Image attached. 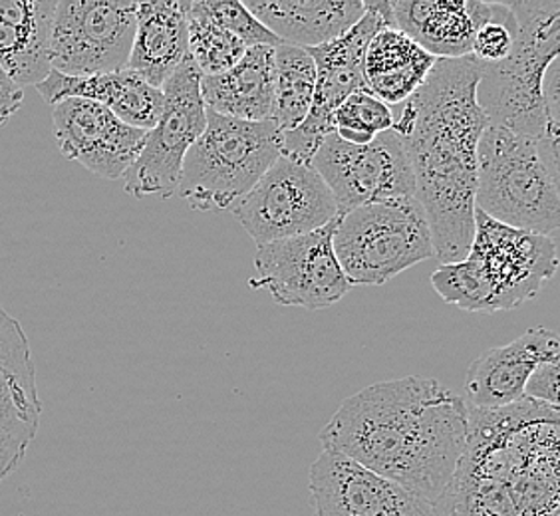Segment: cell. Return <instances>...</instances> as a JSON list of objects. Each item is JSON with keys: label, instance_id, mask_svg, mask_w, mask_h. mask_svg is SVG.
I'll list each match as a JSON object with an SVG mask.
<instances>
[{"label": "cell", "instance_id": "1", "mask_svg": "<svg viewBox=\"0 0 560 516\" xmlns=\"http://www.w3.org/2000/svg\"><path fill=\"white\" fill-rule=\"evenodd\" d=\"M320 442L435 505L467 452L469 406L431 377L380 382L346 399Z\"/></svg>", "mask_w": 560, "mask_h": 516}, {"label": "cell", "instance_id": "2", "mask_svg": "<svg viewBox=\"0 0 560 516\" xmlns=\"http://www.w3.org/2000/svg\"><path fill=\"white\" fill-rule=\"evenodd\" d=\"M479 70L474 56L440 58L416 94L392 108L442 265L462 262L475 237L477 145L489 126L477 104Z\"/></svg>", "mask_w": 560, "mask_h": 516}, {"label": "cell", "instance_id": "3", "mask_svg": "<svg viewBox=\"0 0 560 516\" xmlns=\"http://www.w3.org/2000/svg\"><path fill=\"white\" fill-rule=\"evenodd\" d=\"M438 516H559V408H469V442Z\"/></svg>", "mask_w": 560, "mask_h": 516}, {"label": "cell", "instance_id": "4", "mask_svg": "<svg viewBox=\"0 0 560 516\" xmlns=\"http://www.w3.org/2000/svg\"><path fill=\"white\" fill-rule=\"evenodd\" d=\"M559 267L557 243L497 223L475 209V237L462 262L442 265L431 284L443 301L469 313L517 308L537 296Z\"/></svg>", "mask_w": 560, "mask_h": 516}, {"label": "cell", "instance_id": "5", "mask_svg": "<svg viewBox=\"0 0 560 516\" xmlns=\"http://www.w3.org/2000/svg\"><path fill=\"white\" fill-rule=\"evenodd\" d=\"M475 209L549 237L560 223L559 140L487 126L477 145Z\"/></svg>", "mask_w": 560, "mask_h": 516}, {"label": "cell", "instance_id": "6", "mask_svg": "<svg viewBox=\"0 0 560 516\" xmlns=\"http://www.w3.org/2000/svg\"><path fill=\"white\" fill-rule=\"evenodd\" d=\"M517 22L511 55L497 64H481L477 82V104L489 126L505 128L528 138H555L550 126L542 78L550 62L559 58L560 2L533 0L509 2Z\"/></svg>", "mask_w": 560, "mask_h": 516}, {"label": "cell", "instance_id": "7", "mask_svg": "<svg viewBox=\"0 0 560 516\" xmlns=\"http://www.w3.org/2000/svg\"><path fill=\"white\" fill-rule=\"evenodd\" d=\"M272 119L243 121L207 109L206 131L185 155L177 194L195 211L233 209L280 157Z\"/></svg>", "mask_w": 560, "mask_h": 516}, {"label": "cell", "instance_id": "8", "mask_svg": "<svg viewBox=\"0 0 560 516\" xmlns=\"http://www.w3.org/2000/svg\"><path fill=\"white\" fill-rule=\"evenodd\" d=\"M332 247L352 286H380L435 257L418 199L355 207L338 215Z\"/></svg>", "mask_w": 560, "mask_h": 516}, {"label": "cell", "instance_id": "9", "mask_svg": "<svg viewBox=\"0 0 560 516\" xmlns=\"http://www.w3.org/2000/svg\"><path fill=\"white\" fill-rule=\"evenodd\" d=\"M160 119L148 131L138 160L124 175V191L131 197L177 194L185 155L206 131L207 109L201 97V74L191 56L163 84Z\"/></svg>", "mask_w": 560, "mask_h": 516}, {"label": "cell", "instance_id": "10", "mask_svg": "<svg viewBox=\"0 0 560 516\" xmlns=\"http://www.w3.org/2000/svg\"><path fill=\"white\" fill-rule=\"evenodd\" d=\"M231 211L257 247L313 233L338 216L323 177L308 163L284 155Z\"/></svg>", "mask_w": 560, "mask_h": 516}, {"label": "cell", "instance_id": "11", "mask_svg": "<svg viewBox=\"0 0 560 516\" xmlns=\"http://www.w3.org/2000/svg\"><path fill=\"white\" fill-rule=\"evenodd\" d=\"M138 2L62 0L56 2L48 60L60 74H112L128 68Z\"/></svg>", "mask_w": 560, "mask_h": 516}, {"label": "cell", "instance_id": "12", "mask_svg": "<svg viewBox=\"0 0 560 516\" xmlns=\"http://www.w3.org/2000/svg\"><path fill=\"white\" fill-rule=\"evenodd\" d=\"M311 167L335 197L338 215L355 207L416 199L408 155L394 129L366 145H352L328 133L314 151Z\"/></svg>", "mask_w": 560, "mask_h": 516}, {"label": "cell", "instance_id": "13", "mask_svg": "<svg viewBox=\"0 0 560 516\" xmlns=\"http://www.w3.org/2000/svg\"><path fill=\"white\" fill-rule=\"evenodd\" d=\"M332 223L299 237L257 247L253 291H267L282 306L323 310L342 301L352 284L338 265L332 247Z\"/></svg>", "mask_w": 560, "mask_h": 516}, {"label": "cell", "instance_id": "14", "mask_svg": "<svg viewBox=\"0 0 560 516\" xmlns=\"http://www.w3.org/2000/svg\"><path fill=\"white\" fill-rule=\"evenodd\" d=\"M380 28H388L376 2H366V12L354 26L332 43L308 48L316 66L313 106L301 126L282 133L280 155L308 163L320 141L332 133V114L346 97L368 90L364 56L370 40Z\"/></svg>", "mask_w": 560, "mask_h": 516}, {"label": "cell", "instance_id": "15", "mask_svg": "<svg viewBox=\"0 0 560 516\" xmlns=\"http://www.w3.org/2000/svg\"><path fill=\"white\" fill-rule=\"evenodd\" d=\"M56 143L68 162L84 165L104 179H119L138 160L148 138L108 108L82 97H68L52 109Z\"/></svg>", "mask_w": 560, "mask_h": 516}, {"label": "cell", "instance_id": "16", "mask_svg": "<svg viewBox=\"0 0 560 516\" xmlns=\"http://www.w3.org/2000/svg\"><path fill=\"white\" fill-rule=\"evenodd\" d=\"M311 496L316 516H438L428 501L330 449L311 467Z\"/></svg>", "mask_w": 560, "mask_h": 516}, {"label": "cell", "instance_id": "17", "mask_svg": "<svg viewBox=\"0 0 560 516\" xmlns=\"http://www.w3.org/2000/svg\"><path fill=\"white\" fill-rule=\"evenodd\" d=\"M560 360L559 336L537 326L511 344L493 348L467 367L465 389L477 409L509 408L525 398L535 367Z\"/></svg>", "mask_w": 560, "mask_h": 516}, {"label": "cell", "instance_id": "18", "mask_svg": "<svg viewBox=\"0 0 560 516\" xmlns=\"http://www.w3.org/2000/svg\"><path fill=\"white\" fill-rule=\"evenodd\" d=\"M38 94L56 106L68 97H82L108 108L116 118L131 128L150 131L162 114V90L150 86L143 78L131 70H119L112 74L65 75L56 70L36 84Z\"/></svg>", "mask_w": 560, "mask_h": 516}, {"label": "cell", "instance_id": "19", "mask_svg": "<svg viewBox=\"0 0 560 516\" xmlns=\"http://www.w3.org/2000/svg\"><path fill=\"white\" fill-rule=\"evenodd\" d=\"M243 4L280 44L302 50L340 38L366 12L362 0H248Z\"/></svg>", "mask_w": 560, "mask_h": 516}, {"label": "cell", "instance_id": "20", "mask_svg": "<svg viewBox=\"0 0 560 516\" xmlns=\"http://www.w3.org/2000/svg\"><path fill=\"white\" fill-rule=\"evenodd\" d=\"M187 9L185 0L138 2L128 70L158 90L189 56Z\"/></svg>", "mask_w": 560, "mask_h": 516}, {"label": "cell", "instance_id": "21", "mask_svg": "<svg viewBox=\"0 0 560 516\" xmlns=\"http://www.w3.org/2000/svg\"><path fill=\"white\" fill-rule=\"evenodd\" d=\"M55 11V0H0V66L19 86H36L50 74Z\"/></svg>", "mask_w": 560, "mask_h": 516}, {"label": "cell", "instance_id": "22", "mask_svg": "<svg viewBox=\"0 0 560 516\" xmlns=\"http://www.w3.org/2000/svg\"><path fill=\"white\" fill-rule=\"evenodd\" d=\"M43 403L31 348L0 362V483L16 471L40 427Z\"/></svg>", "mask_w": 560, "mask_h": 516}, {"label": "cell", "instance_id": "23", "mask_svg": "<svg viewBox=\"0 0 560 516\" xmlns=\"http://www.w3.org/2000/svg\"><path fill=\"white\" fill-rule=\"evenodd\" d=\"M275 48L250 46L223 74L201 75V97L209 112L243 121L272 119Z\"/></svg>", "mask_w": 560, "mask_h": 516}, {"label": "cell", "instance_id": "24", "mask_svg": "<svg viewBox=\"0 0 560 516\" xmlns=\"http://www.w3.org/2000/svg\"><path fill=\"white\" fill-rule=\"evenodd\" d=\"M392 28L433 58L471 56L475 22L469 0H389Z\"/></svg>", "mask_w": 560, "mask_h": 516}, {"label": "cell", "instance_id": "25", "mask_svg": "<svg viewBox=\"0 0 560 516\" xmlns=\"http://www.w3.org/2000/svg\"><path fill=\"white\" fill-rule=\"evenodd\" d=\"M438 58L396 28H380L364 56L368 90L389 108L406 102L425 82Z\"/></svg>", "mask_w": 560, "mask_h": 516}, {"label": "cell", "instance_id": "26", "mask_svg": "<svg viewBox=\"0 0 560 516\" xmlns=\"http://www.w3.org/2000/svg\"><path fill=\"white\" fill-rule=\"evenodd\" d=\"M316 66L306 50L280 44L275 48L272 121L287 133L299 128L313 106Z\"/></svg>", "mask_w": 560, "mask_h": 516}, {"label": "cell", "instance_id": "27", "mask_svg": "<svg viewBox=\"0 0 560 516\" xmlns=\"http://www.w3.org/2000/svg\"><path fill=\"white\" fill-rule=\"evenodd\" d=\"M187 36L189 56L201 75L223 74L237 64L247 52L245 44L211 21L203 7V0L189 2Z\"/></svg>", "mask_w": 560, "mask_h": 516}, {"label": "cell", "instance_id": "28", "mask_svg": "<svg viewBox=\"0 0 560 516\" xmlns=\"http://www.w3.org/2000/svg\"><path fill=\"white\" fill-rule=\"evenodd\" d=\"M392 126V108L370 90H360L346 97L332 114V131L340 140L352 145H366Z\"/></svg>", "mask_w": 560, "mask_h": 516}, {"label": "cell", "instance_id": "29", "mask_svg": "<svg viewBox=\"0 0 560 516\" xmlns=\"http://www.w3.org/2000/svg\"><path fill=\"white\" fill-rule=\"evenodd\" d=\"M475 34L471 56L479 64H497L511 55L517 36V22L509 9V2H474Z\"/></svg>", "mask_w": 560, "mask_h": 516}, {"label": "cell", "instance_id": "30", "mask_svg": "<svg viewBox=\"0 0 560 516\" xmlns=\"http://www.w3.org/2000/svg\"><path fill=\"white\" fill-rule=\"evenodd\" d=\"M207 14L211 21L219 24L223 31L233 34L247 48L250 46H280L279 38L265 28L250 12L245 9L243 2L233 0H203Z\"/></svg>", "mask_w": 560, "mask_h": 516}, {"label": "cell", "instance_id": "31", "mask_svg": "<svg viewBox=\"0 0 560 516\" xmlns=\"http://www.w3.org/2000/svg\"><path fill=\"white\" fill-rule=\"evenodd\" d=\"M559 372L560 360L535 367V372L527 379L523 396L533 401L559 408Z\"/></svg>", "mask_w": 560, "mask_h": 516}, {"label": "cell", "instance_id": "32", "mask_svg": "<svg viewBox=\"0 0 560 516\" xmlns=\"http://www.w3.org/2000/svg\"><path fill=\"white\" fill-rule=\"evenodd\" d=\"M26 348H31V342L22 330L21 322L14 320L11 314L0 306V362Z\"/></svg>", "mask_w": 560, "mask_h": 516}, {"label": "cell", "instance_id": "33", "mask_svg": "<svg viewBox=\"0 0 560 516\" xmlns=\"http://www.w3.org/2000/svg\"><path fill=\"white\" fill-rule=\"evenodd\" d=\"M24 90L0 66V128L22 108Z\"/></svg>", "mask_w": 560, "mask_h": 516}]
</instances>
